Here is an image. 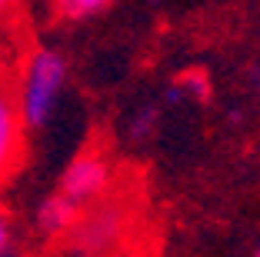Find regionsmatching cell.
Masks as SVG:
<instances>
[{"instance_id":"1","label":"cell","mask_w":260,"mask_h":257,"mask_svg":"<svg viewBox=\"0 0 260 257\" xmlns=\"http://www.w3.org/2000/svg\"><path fill=\"white\" fill-rule=\"evenodd\" d=\"M67 87V57L54 47H34L23 61L20 83L14 87L23 130H40Z\"/></svg>"},{"instance_id":"2","label":"cell","mask_w":260,"mask_h":257,"mask_svg":"<svg viewBox=\"0 0 260 257\" xmlns=\"http://www.w3.org/2000/svg\"><path fill=\"white\" fill-rule=\"evenodd\" d=\"M74 247L87 257L110 254L127 234V211L120 201H97L93 207H84L74 224Z\"/></svg>"},{"instance_id":"3","label":"cell","mask_w":260,"mask_h":257,"mask_svg":"<svg viewBox=\"0 0 260 257\" xmlns=\"http://www.w3.org/2000/svg\"><path fill=\"white\" fill-rule=\"evenodd\" d=\"M114 181V167L104 154L90 151V154H77L74 160L67 164V170L60 174V190L67 201H74L77 207L90 204V201H100L104 190L110 187Z\"/></svg>"},{"instance_id":"4","label":"cell","mask_w":260,"mask_h":257,"mask_svg":"<svg viewBox=\"0 0 260 257\" xmlns=\"http://www.w3.org/2000/svg\"><path fill=\"white\" fill-rule=\"evenodd\" d=\"M23 134H27V130H23V124H20L14 83L0 70V184H7V177L20 167Z\"/></svg>"},{"instance_id":"5","label":"cell","mask_w":260,"mask_h":257,"mask_svg":"<svg viewBox=\"0 0 260 257\" xmlns=\"http://www.w3.org/2000/svg\"><path fill=\"white\" fill-rule=\"evenodd\" d=\"M80 211H84V207H77L74 201H67L63 194H47L37 207V227L50 237L67 234V231H74Z\"/></svg>"},{"instance_id":"6","label":"cell","mask_w":260,"mask_h":257,"mask_svg":"<svg viewBox=\"0 0 260 257\" xmlns=\"http://www.w3.org/2000/svg\"><path fill=\"white\" fill-rule=\"evenodd\" d=\"M110 4L107 0H60L54 7V14L60 20H70V23H80L87 17H97V14H107Z\"/></svg>"},{"instance_id":"7","label":"cell","mask_w":260,"mask_h":257,"mask_svg":"<svg viewBox=\"0 0 260 257\" xmlns=\"http://www.w3.org/2000/svg\"><path fill=\"white\" fill-rule=\"evenodd\" d=\"M157 121H160V110L153 104H144L130 121V140H147L153 134V127H157Z\"/></svg>"},{"instance_id":"8","label":"cell","mask_w":260,"mask_h":257,"mask_svg":"<svg viewBox=\"0 0 260 257\" xmlns=\"http://www.w3.org/2000/svg\"><path fill=\"white\" fill-rule=\"evenodd\" d=\"M7 250H10V217L0 204V257H7Z\"/></svg>"},{"instance_id":"9","label":"cell","mask_w":260,"mask_h":257,"mask_svg":"<svg viewBox=\"0 0 260 257\" xmlns=\"http://www.w3.org/2000/svg\"><path fill=\"white\" fill-rule=\"evenodd\" d=\"M7 10H10V7H7V4H0V17H7Z\"/></svg>"},{"instance_id":"10","label":"cell","mask_w":260,"mask_h":257,"mask_svg":"<svg viewBox=\"0 0 260 257\" xmlns=\"http://www.w3.org/2000/svg\"><path fill=\"white\" fill-rule=\"evenodd\" d=\"M253 257H260V247H257V250H253Z\"/></svg>"}]
</instances>
